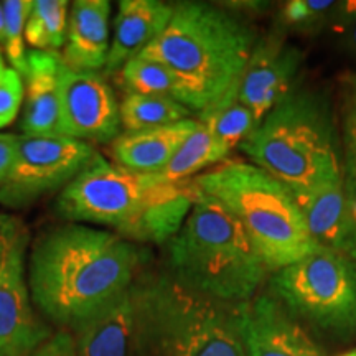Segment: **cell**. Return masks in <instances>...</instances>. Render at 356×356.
Instances as JSON below:
<instances>
[{
    "instance_id": "cell-23",
    "label": "cell",
    "mask_w": 356,
    "mask_h": 356,
    "mask_svg": "<svg viewBox=\"0 0 356 356\" xmlns=\"http://www.w3.org/2000/svg\"><path fill=\"white\" fill-rule=\"evenodd\" d=\"M68 19L65 0H35L25 25L26 42L40 51L58 50L66 43Z\"/></svg>"
},
{
    "instance_id": "cell-34",
    "label": "cell",
    "mask_w": 356,
    "mask_h": 356,
    "mask_svg": "<svg viewBox=\"0 0 356 356\" xmlns=\"http://www.w3.org/2000/svg\"><path fill=\"white\" fill-rule=\"evenodd\" d=\"M348 83H350V86L355 89L356 91V73H353V74H350V78H348Z\"/></svg>"
},
{
    "instance_id": "cell-18",
    "label": "cell",
    "mask_w": 356,
    "mask_h": 356,
    "mask_svg": "<svg viewBox=\"0 0 356 356\" xmlns=\"http://www.w3.org/2000/svg\"><path fill=\"white\" fill-rule=\"evenodd\" d=\"M76 356H136L132 287L73 330Z\"/></svg>"
},
{
    "instance_id": "cell-26",
    "label": "cell",
    "mask_w": 356,
    "mask_h": 356,
    "mask_svg": "<svg viewBox=\"0 0 356 356\" xmlns=\"http://www.w3.org/2000/svg\"><path fill=\"white\" fill-rule=\"evenodd\" d=\"M337 2L330 0H291L280 10V22L291 29H315L335 12Z\"/></svg>"
},
{
    "instance_id": "cell-25",
    "label": "cell",
    "mask_w": 356,
    "mask_h": 356,
    "mask_svg": "<svg viewBox=\"0 0 356 356\" xmlns=\"http://www.w3.org/2000/svg\"><path fill=\"white\" fill-rule=\"evenodd\" d=\"M33 2L30 0H7L3 2V13H6V33H3V47H6L7 58L10 60L12 68L17 70L24 76L26 73V55L25 50V25L32 12Z\"/></svg>"
},
{
    "instance_id": "cell-27",
    "label": "cell",
    "mask_w": 356,
    "mask_h": 356,
    "mask_svg": "<svg viewBox=\"0 0 356 356\" xmlns=\"http://www.w3.org/2000/svg\"><path fill=\"white\" fill-rule=\"evenodd\" d=\"M341 178H343V188L350 210L356 220V97L345 115Z\"/></svg>"
},
{
    "instance_id": "cell-9",
    "label": "cell",
    "mask_w": 356,
    "mask_h": 356,
    "mask_svg": "<svg viewBox=\"0 0 356 356\" xmlns=\"http://www.w3.org/2000/svg\"><path fill=\"white\" fill-rule=\"evenodd\" d=\"M96 157L89 142L65 136H19L10 172L0 186V204L17 210L63 190Z\"/></svg>"
},
{
    "instance_id": "cell-11",
    "label": "cell",
    "mask_w": 356,
    "mask_h": 356,
    "mask_svg": "<svg viewBox=\"0 0 356 356\" xmlns=\"http://www.w3.org/2000/svg\"><path fill=\"white\" fill-rule=\"evenodd\" d=\"M121 129L118 99L104 78L96 71H78L61 65V136L83 142L109 144L121 136Z\"/></svg>"
},
{
    "instance_id": "cell-31",
    "label": "cell",
    "mask_w": 356,
    "mask_h": 356,
    "mask_svg": "<svg viewBox=\"0 0 356 356\" xmlns=\"http://www.w3.org/2000/svg\"><path fill=\"white\" fill-rule=\"evenodd\" d=\"M335 19L341 26H346L356 22V0H346V2H337Z\"/></svg>"
},
{
    "instance_id": "cell-8",
    "label": "cell",
    "mask_w": 356,
    "mask_h": 356,
    "mask_svg": "<svg viewBox=\"0 0 356 356\" xmlns=\"http://www.w3.org/2000/svg\"><path fill=\"white\" fill-rule=\"evenodd\" d=\"M270 289L293 318L332 335L356 332V261L318 248L275 270Z\"/></svg>"
},
{
    "instance_id": "cell-3",
    "label": "cell",
    "mask_w": 356,
    "mask_h": 356,
    "mask_svg": "<svg viewBox=\"0 0 356 356\" xmlns=\"http://www.w3.org/2000/svg\"><path fill=\"white\" fill-rule=\"evenodd\" d=\"M200 197L193 180L168 184L157 173H137L97 154L61 190L56 210L71 222L108 226L127 241L168 243Z\"/></svg>"
},
{
    "instance_id": "cell-4",
    "label": "cell",
    "mask_w": 356,
    "mask_h": 356,
    "mask_svg": "<svg viewBox=\"0 0 356 356\" xmlns=\"http://www.w3.org/2000/svg\"><path fill=\"white\" fill-rule=\"evenodd\" d=\"M136 356H246L239 304L186 287L173 275L132 284Z\"/></svg>"
},
{
    "instance_id": "cell-32",
    "label": "cell",
    "mask_w": 356,
    "mask_h": 356,
    "mask_svg": "<svg viewBox=\"0 0 356 356\" xmlns=\"http://www.w3.org/2000/svg\"><path fill=\"white\" fill-rule=\"evenodd\" d=\"M343 33H345V47L356 56V22L343 26Z\"/></svg>"
},
{
    "instance_id": "cell-29",
    "label": "cell",
    "mask_w": 356,
    "mask_h": 356,
    "mask_svg": "<svg viewBox=\"0 0 356 356\" xmlns=\"http://www.w3.org/2000/svg\"><path fill=\"white\" fill-rule=\"evenodd\" d=\"M26 356H76L73 332L61 328Z\"/></svg>"
},
{
    "instance_id": "cell-7",
    "label": "cell",
    "mask_w": 356,
    "mask_h": 356,
    "mask_svg": "<svg viewBox=\"0 0 356 356\" xmlns=\"http://www.w3.org/2000/svg\"><path fill=\"white\" fill-rule=\"evenodd\" d=\"M207 195L241 222L269 270H279L318 249L296 197L252 163L231 162L193 178Z\"/></svg>"
},
{
    "instance_id": "cell-15",
    "label": "cell",
    "mask_w": 356,
    "mask_h": 356,
    "mask_svg": "<svg viewBox=\"0 0 356 356\" xmlns=\"http://www.w3.org/2000/svg\"><path fill=\"white\" fill-rule=\"evenodd\" d=\"M24 136L60 134V73L61 58L56 53L32 50L26 55Z\"/></svg>"
},
{
    "instance_id": "cell-12",
    "label": "cell",
    "mask_w": 356,
    "mask_h": 356,
    "mask_svg": "<svg viewBox=\"0 0 356 356\" xmlns=\"http://www.w3.org/2000/svg\"><path fill=\"white\" fill-rule=\"evenodd\" d=\"M239 332L246 356H323L299 320L270 296L239 304Z\"/></svg>"
},
{
    "instance_id": "cell-17",
    "label": "cell",
    "mask_w": 356,
    "mask_h": 356,
    "mask_svg": "<svg viewBox=\"0 0 356 356\" xmlns=\"http://www.w3.org/2000/svg\"><path fill=\"white\" fill-rule=\"evenodd\" d=\"M109 17L108 0H78L73 2L68 19L65 66L78 71L104 70L109 55Z\"/></svg>"
},
{
    "instance_id": "cell-5",
    "label": "cell",
    "mask_w": 356,
    "mask_h": 356,
    "mask_svg": "<svg viewBox=\"0 0 356 356\" xmlns=\"http://www.w3.org/2000/svg\"><path fill=\"white\" fill-rule=\"evenodd\" d=\"M239 149L293 197L341 180V145L330 102L314 91L291 92Z\"/></svg>"
},
{
    "instance_id": "cell-30",
    "label": "cell",
    "mask_w": 356,
    "mask_h": 356,
    "mask_svg": "<svg viewBox=\"0 0 356 356\" xmlns=\"http://www.w3.org/2000/svg\"><path fill=\"white\" fill-rule=\"evenodd\" d=\"M17 145H19V136L13 134H0V186L6 180L10 167L15 159Z\"/></svg>"
},
{
    "instance_id": "cell-33",
    "label": "cell",
    "mask_w": 356,
    "mask_h": 356,
    "mask_svg": "<svg viewBox=\"0 0 356 356\" xmlns=\"http://www.w3.org/2000/svg\"><path fill=\"white\" fill-rule=\"evenodd\" d=\"M6 33V13H3V3H0V42H3Z\"/></svg>"
},
{
    "instance_id": "cell-36",
    "label": "cell",
    "mask_w": 356,
    "mask_h": 356,
    "mask_svg": "<svg viewBox=\"0 0 356 356\" xmlns=\"http://www.w3.org/2000/svg\"><path fill=\"white\" fill-rule=\"evenodd\" d=\"M340 356H356V348H355V350H350V351H346V353L340 355Z\"/></svg>"
},
{
    "instance_id": "cell-14",
    "label": "cell",
    "mask_w": 356,
    "mask_h": 356,
    "mask_svg": "<svg viewBox=\"0 0 356 356\" xmlns=\"http://www.w3.org/2000/svg\"><path fill=\"white\" fill-rule=\"evenodd\" d=\"M296 202L318 248L356 261V220L346 200L343 178L296 197Z\"/></svg>"
},
{
    "instance_id": "cell-16",
    "label": "cell",
    "mask_w": 356,
    "mask_h": 356,
    "mask_svg": "<svg viewBox=\"0 0 356 356\" xmlns=\"http://www.w3.org/2000/svg\"><path fill=\"white\" fill-rule=\"evenodd\" d=\"M173 6L160 0H122L114 20V37L109 47L106 74L122 66L142 51L167 29Z\"/></svg>"
},
{
    "instance_id": "cell-22",
    "label": "cell",
    "mask_w": 356,
    "mask_h": 356,
    "mask_svg": "<svg viewBox=\"0 0 356 356\" xmlns=\"http://www.w3.org/2000/svg\"><path fill=\"white\" fill-rule=\"evenodd\" d=\"M200 122L229 154L246 142L259 126L254 114L238 99V92L200 114Z\"/></svg>"
},
{
    "instance_id": "cell-6",
    "label": "cell",
    "mask_w": 356,
    "mask_h": 356,
    "mask_svg": "<svg viewBox=\"0 0 356 356\" xmlns=\"http://www.w3.org/2000/svg\"><path fill=\"white\" fill-rule=\"evenodd\" d=\"M168 251L173 277L226 304L249 302L269 270L241 222L203 193Z\"/></svg>"
},
{
    "instance_id": "cell-2",
    "label": "cell",
    "mask_w": 356,
    "mask_h": 356,
    "mask_svg": "<svg viewBox=\"0 0 356 356\" xmlns=\"http://www.w3.org/2000/svg\"><path fill=\"white\" fill-rule=\"evenodd\" d=\"M256 43L254 30L222 8L180 2L167 29L139 56L167 66L177 101L202 114L238 92Z\"/></svg>"
},
{
    "instance_id": "cell-35",
    "label": "cell",
    "mask_w": 356,
    "mask_h": 356,
    "mask_svg": "<svg viewBox=\"0 0 356 356\" xmlns=\"http://www.w3.org/2000/svg\"><path fill=\"white\" fill-rule=\"evenodd\" d=\"M6 68H7V66H6V65H3L2 55H0V76H2V73H3V71H6Z\"/></svg>"
},
{
    "instance_id": "cell-13",
    "label": "cell",
    "mask_w": 356,
    "mask_h": 356,
    "mask_svg": "<svg viewBox=\"0 0 356 356\" xmlns=\"http://www.w3.org/2000/svg\"><path fill=\"white\" fill-rule=\"evenodd\" d=\"M304 51L282 38L269 37L256 43L238 88V99L261 122L292 92Z\"/></svg>"
},
{
    "instance_id": "cell-1",
    "label": "cell",
    "mask_w": 356,
    "mask_h": 356,
    "mask_svg": "<svg viewBox=\"0 0 356 356\" xmlns=\"http://www.w3.org/2000/svg\"><path fill=\"white\" fill-rule=\"evenodd\" d=\"M140 254L111 231L70 222L43 233L30 252L33 304L73 332L132 287Z\"/></svg>"
},
{
    "instance_id": "cell-19",
    "label": "cell",
    "mask_w": 356,
    "mask_h": 356,
    "mask_svg": "<svg viewBox=\"0 0 356 356\" xmlns=\"http://www.w3.org/2000/svg\"><path fill=\"white\" fill-rule=\"evenodd\" d=\"M197 126L195 119H185L170 126L122 132L111 145L115 165L137 173L162 172Z\"/></svg>"
},
{
    "instance_id": "cell-10",
    "label": "cell",
    "mask_w": 356,
    "mask_h": 356,
    "mask_svg": "<svg viewBox=\"0 0 356 356\" xmlns=\"http://www.w3.org/2000/svg\"><path fill=\"white\" fill-rule=\"evenodd\" d=\"M29 243L24 221L0 213V356H26L53 335L32 307L25 279Z\"/></svg>"
},
{
    "instance_id": "cell-21",
    "label": "cell",
    "mask_w": 356,
    "mask_h": 356,
    "mask_svg": "<svg viewBox=\"0 0 356 356\" xmlns=\"http://www.w3.org/2000/svg\"><path fill=\"white\" fill-rule=\"evenodd\" d=\"M124 132L170 126L190 119L191 111L173 97L129 95L119 104Z\"/></svg>"
},
{
    "instance_id": "cell-28",
    "label": "cell",
    "mask_w": 356,
    "mask_h": 356,
    "mask_svg": "<svg viewBox=\"0 0 356 356\" xmlns=\"http://www.w3.org/2000/svg\"><path fill=\"white\" fill-rule=\"evenodd\" d=\"M24 76L17 70L6 68L0 76V129L15 121L24 102Z\"/></svg>"
},
{
    "instance_id": "cell-24",
    "label": "cell",
    "mask_w": 356,
    "mask_h": 356,
    "mask_svg": "<svg viewBox=\"0 0 356 356\" xmlns=\"http://www.w3.org/2000/svg\"><path fill=\"white\" fill-rule=\"evenodd\" d=\"M121 79L129 92L144 96H167L177 99V81L167 66L149 58L136 56L121 70Z\"/></svg>"
},
{
    "instance_id": "cell-20",
    "label": "cell",
    "mask_w": 356,
    "mask_h": 356,
    "mask_svg": "<svg viewBox=\"0 0 356 356\" xmlns=\"http://www.w3.org/2000/svg\"><path fill=\"white\" fill-rule=\"evenodd\" d=\"M229 152L218 144L211 132L198 121V126L186 137L170 162L162 172L157 173L160 180L168 184H180L191 180L203 168L215 165L228 157Z\"/></svg>"
}]
</instances>
